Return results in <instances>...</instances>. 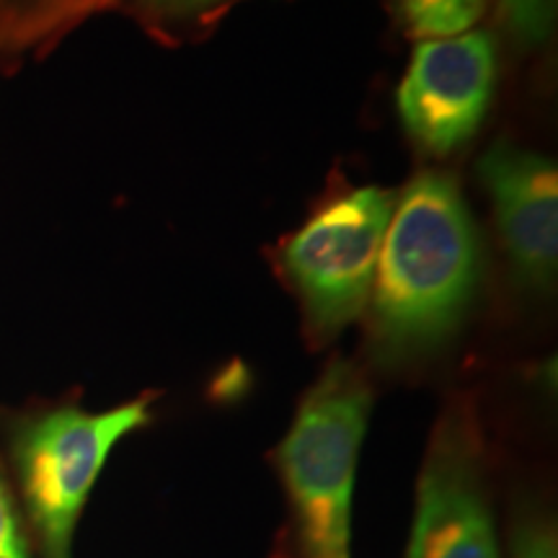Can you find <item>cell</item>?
Here are the masks:
<instances>
[{"mask_svg": "<svg viewBox=\"0 0 558 558\" xmlns=\"http://www.w3.org/2000/svg\"><path fill=\"white\" fill-rule=\"evenodd\" d=\"M481 282L476 222L458 181L424 171L401 194L373 284L378 347L416 354L458 329Z\"/></svg>", "mask_w": 558, "mask_h": 558, "instance_id": "obj_1", "label": "cell"}, {"mask_svg": "<svg viewBox=\"0 0 558 558\" xmlns=\"http://www.w3.org/2000/svg\"><path fill=\"white\" fill-rule=\"evenodd\" d=\"M373 393L347 362H331L300 403L277 450L290 499L292 558H349L352 494Z\"/></svg>", "mask_w": 558, "mask_h": 558, "instance_id": "obj_2", "label": "cell"}, {"mask_svg": "<svg viewBox=\"0 0 558 558\" xmlns=\"http://www.w3.org/2000/svg\"><path fill=\"white\" fill-rule=\"evenodd\" d=\"M150 422V399L88 414L60 409L21 432L16 460L26 505L50 558H68L70 538L109 452Z\"/></svg>", "mask_w": 558, "mask_h": 558, "instance_id": "obj_3", "label": "cell"}, {"mask_svg": "<svg viewBox=\"0 0 558 558\" xmlns=\"http://www.w3.org/2000/svg\"><path fill=\"white\" fill-rule=\"evenodd\" d=\"M393 207L390 192L362 186L313 215L284 246V269L318 337H333L365 311Z\"/></svg>", "mask_w": 558, "mask_h": 558, "instance_id": "obj_4", "label": "cell"}, {"mask_svg": "<svg viewBox=\"0 0 558 558\" xmlns=\"http://www.w3.org/2000/svg\"><path fill=\"white\" fill-rule=\"evenodd\" d=\"M494 83L497 45L488 32L422 41L399 86L403 130L427 153H452L478 132Z\"/></svg>", "mask_w": 558, "mask_h": 558, "instance_id": "obj_5", "label": "cell"}, {"mask_svg": "<svg viewBox=\"0 0 558 558\" xmlns=\"http://www.w3.org/2000/svg\"><path fill=\"white\" fill-rule=\"evenodd\" d=\"M407 558H499L476 429L465 414L445 418L432 442Z\"/></svg>", "mask_w": 558, "mask_h": 558, "instance_id": "obj_6", "label": "cell"}, {"mask_svg": "<svg viewBox=\"0 0 558 558\" xmlns=\"http://www.w3.org/2000/svg\"><path fill=\"white\" fill-rule=\"evenodd\" d=\"M481 179L492 194L501 241L520 282L546 290L558 259L556 163L518 145L499 143L481 158Z\"/></svg>", "mask_w": 558, "mask_h": 558, "instance_id": "obj_7", "label": "cell"}, {"mask_svg": "<svg viewBox=\"0 0 558 558\" xmlns=\"http://www.w3.org/2000/svg\"><path fill=\"white\" fill-rule=\"evenodd\" d=\"M117 0H0V54L24 58L52 47Z\"/></svg>", "mask_w": 558, "mask_h": 558, "instance_id": "obj_8", "label": "cell"}, {"mask_svg": "<svg viewBox=\"0 0 558 558\" xmlns=\"http://www.w3.org/2000/svg\"><path fill=\"white\" fill-rule=\"evenodd\" d=\"M396 3L411 34L448 39L476 24L486 0H396Z\"/></svg>", "mask_w": 558, "mask_h": 558, "instance_id": "obj_9", "label": "cell"}, {"mask_svg": "<svg viewBox=\"0 0 558 558\" xmlns=\"http://www.w3.org/2000/svg\"><path fill=\"white\" fill-rule=\"evenodd\" d=\"M509 32L522 45H541L554 32L556 0H499Z\"/></svg>", "mask_w": 558, "mask_h": 558, "instance_id": "obj_10", "label": "cell"}, {"mask_svg": "<svg viewBox=\"0 0 558 558\" xmlns=\"http://www.w3.org/2000/svg\"><path fill=\"white\" fill-rule=\"evenodd\" d=\"M230 3L233 0H135L137 9L153 21H197Z\"/></svg>", "mask_w": 558, "mask_h": 558, "instance_id": "obj_11", "label": "cell"}, {"mask_svg": "<svg viewBox=\"0 0 558 558\" xmlns=\"http://www.w3.org/2000/svg\"><path fill=\"white\" fill-rule=\"evenodd\" d=\"M0 558H29L3 478H0Z\"/></svg>", "mask_w": 558, "mask_h": 558, "instance_id": "obj_12", "label": "cell"}, {"mask_svg": "<svg viewBox=\"0 0 558 558\" xmlns=\"http://www.w3.org/2000/svg\"><path fill=\"white\" fill-rule=\"evenodd\" d=\"M512 558H558L554 533L543 525L520 527L512 541Z\"/></svg>", "mask_w": 558, "mask_h": 558, "instance_id": "obj_13", "label": "cell"}]
</instances>
